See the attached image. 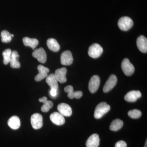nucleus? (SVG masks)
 <instances>
[{"label": "nucleus", "instance_id": "24", "mask_svg": "<svg viewBox=\"0 0 147 147\" xmlns=\"http://www.w3.org/2000/svg\"><path fill=\"white\" fill-rule=\"evenodd\" d=\"M12 51L10 49H6L3 52L2 55L3 57V63L7 65L10 62Z\"/></svg>", "mask_w": 147, "mask_h": 147}, {"label": "nucleus", "instance_id": "22", "mask_svg": "<svg viewBox=\"0 0 147 147\" xmlns=\"http://www.w3.org/2000/svg\"><path fill=\"white\" fill-rule=\"evenodd\" d=\"M23 42L25 46L31 47L33 50L36 47L38 44V41L36 38H31L25 37L23 39Z\"/></svg>", "mask_w": 147, "mask_h": 147}, {"label": "nucleus", "instance_id": "32", "mask_svg": "<svg viewBox=\"0 0 147 147\" xmlns=\"http://www.w3.org/2000/svg\"><path fill=\"white\" fill-rule=\"evenodd\" d=\"M11 37H13L14 36V35H13V34H11Z\"/></svg>", "mask_w": 147, "mask_h": 147}, {"label": "nucleus", "instance_id": "19", "mask_svg": "<svg viewBox=\"0 0 147 147\" xmlns=\"http://www.w3.org/2000/svg\"><path fill=\"white\" fill-rule=\"evenodd\" d=\"M46 82L49 85L51 89H54L58 90L59 88L57 80L55 77V74H51L50 75H47L46 78Z\"/></svg>", "mask_w": 147, "mask_h": 147}, {"label": "nucleus", "instance_id": "3", "mask_svg": "<svg viewBox=\"0 0 147 147\" xmlns=\"http://www.w3.org/2000/svg\"><path fill=\"white\" fill-rule=\"evenodd\" d=\"M121 69L123 73L126 76H131L134 73V67L127 58L124 59L122 62Z\"/></svg>", "mask_w": 147, "mask_h": 147}, {"label": "nucleus", "instance_id": "27", "mask_svg": "<svg viewBox=\"0 0 147 147\" xmlns=\"http://www.w3.org/2000/svg\"><path fill=\"white\" fill-rule=\"evenodd\" d=\"M43 103V105L41 108V110L44 113L48 112L53 106V103L51 100H47Z\"/></svg>", "mask_w": 147, "mask_h": 147}, {"label": "nucleus", "instance_id": "5", "mask_svg": "<svg viewBox=\"0 0 147 147\" xmlns=\"http://www.w3.org/2000/svg\"><path fill=\"white\" fill-rule=\"evenodd\" d=\"M100 79L99 76L94 75L92 76L89 83L88 88L90 92L94 93L97 91L100 86Z\"/></svg>", "mask_w": 147, "mask_h": 147}, {"label": "nucleus", "instance_id": "15", "mask_svg": "<svg viewBox=\"0 0 147 147\" xmlns=\"http://www.w3.org/2000/svg\"><path fill=\"white\" fill-rule=\"evenodd\" d=\"M142 96L139 91L132 90L129 92L125 96V100L127 102H134Z\"/></svg>", "mask_w": 147, "mask_h": 147}, {"label": "nucleus", "instance_id": "26", "mask_svg": "<svg viewBox=\"0 0 147 147\" xmlns=\"http://www.w3.org/2000/svg\"><path fill=\"white\" fill-rule=\"evenodd\" d=\"M142 112L140 110L134 109L130 110L128 113V116L132 119H138L142 116Z\"/></svg>", "mask_w": 147, "mask_h": 147}, {"label": "nucleus", "instance_id": "1", "mask_svg": "<svg viewBox=\"0 0 147 147\" xmlns=\"http://www.w3.org/2000/svg\"><path fill=\"white\" fill-rule=\"evenodd\" d=\"M110 110V105L106 102H100L96 107L94 113V117L96 119L101 118Z\"/></svg>", "mask_w": 147, "mask_h": 147}, {"label": "nucleus", "instance_id": "21", "mask_svg": "<svg viewBox=\"0 0 147 147\" xmlns=\"http://www.w3.org/2000/svg\"><path fill=\"white\" fill-rule=\"evenodd\" d=\"M47 45L48 48L53 52H58L60 49L59 44L54 38H50L47 40Z\"/></svg>", "mask_w": 147, "mask_h": 147}, {"label": "nucleus", "instance_id": "13", "mask_svg": "<svg viewBox=\"0 0 147 147\" xmlns=\"http://www.w3.org/2000/svg\"><path fill=\"white\" fill-rule=\"evenodd\" d=\"M64 91L65 92L68 93L67 96L70 99H73L74 98L79 99L81 98L83 96V92L82 91H74L73 87L70 85L65 87L64 88Z\"/></svg>", "mask_w": 147, "mask_h": 147}, {"label": "nucleus", "instance_id": "7", "mask_svg": "<svg viewBox=\"0 0 147 147\" xmlns=\"http://www.w3.org/2000/svg\"><path fill=\"white\" fill-rule=\"evenodd\" d=\"M117 82V76L115 74H112L109 77L103 88L104 92H110L115 87Z\"/></svg>", "mask_w": 147, "mask_h": 147}, {"label": "nucleus", "instance_id": "31", "mask_svg": "<svg viewBox=\"0 0 147 147\" xmlns=\"http://www.w3.org/2000/svg\"><path fill=\"white\" fill-rule=\"evenodd\" d=\"M144 147H147V140L146 141V143H145V144L144 146Z\"/></svg>", "mask_w": 147, "mask_h": 147}, {"label": "nucleus", "instance_id": "4", "mask_svg": "<svg viewBox=\"0 0 147 147\" xmlns=\"http://www.w3.org/2000/svg\"><path fill=\"white\" fill-rule=\"evenodd\" d=\"M102 52L103 49L101 46L97 43H94L89 48L88 53L91 57L96 59L99 57Z\"/></svg>", "mask_w": 147, "mask_h": 147}, {"label": "nucleus", "instance_id": "8", "mask_svg": "<svg viewBox=\"0 0 147 147\" xmlns=\"http://www.w3.org/2000/svg\"><path fill=\"white\" fill-rule=\"evenodd\" d=\"M32 56L36 58L41 63H45L47 60V55L45 50L42 47L36 49L32 53Z\"/></svg>", "mask_w": 147, "mask_h": 147}, {"label": "nucleus", "instance_id": "29", "mask_svg": "<svg viewBox=\"0 0 147 147\" xmlns=\"http://www.w3.org/2000/svg\"><path fill=\"white\" fill-rule=\"evenodd\" d=\"M57 90H58L52 89L50 91V95L53 97H55L57 94Z\"/></svg>", "mask_w": 147, "mask_h": 147}, {"label": "nucleus", "instance_id": "28", "mask_svg": "<svg viewBox=\"0 0 147 147\" xmlns=\"http://www.w3.org/2000/svg\"><path fill=\"white\" fill-rule=\"evenodd\" d=\"M126 143L124 141H120L117 142L115 145V147H127Z\"/></svg>", "mask_w": 147, "mask_h": 147}, {"label": "nucleus", "instance_id": "2", "mask_svg": "<svg viewBox=\"0 0 147 147\" xmlns=\"http://www.w3.org/2000/svg\"><path fill=\"white\" fill-rule=\"evenodd\" d=\"M119 28L121 30L126 31L129 30L133 25L132 19L127 16H123L119 19L118 22Z\"/></svg>", "mask_w": 147, "mask_h": 147}, {"label": "nucleus", "instance_id": "23", "mask_svg": "<svg viewBox=\"0 0 147 147\" xmlns=\"http://www.w3.org/2000/svg\"><path fill=\"white\" fill-rule=\"evenodd\" d=\"M123 122L119 119L114 120L111 123L110 126V129L113 131H117L119 130L123 126Z\"/></svg>", "mask_w": 147, "mask_h": 147}, {"label": "nucleus", "instance_id": "10", "mask_svg": "<svg viewBox=\"0 0 147 147\" xmlns=\"http://www.w3.org/2000/svg\"><path fill=\"white\" fill-rule=\"evenodd\" d=\"M38 73L35 77V80L36 82H40L41 80L46 78L47 76V73H49L50 69L44 66L39 65L37 67Z\"/></svg>", "mask_w": 147, "mask_h": 147}, {"label": "nucleus", "instance_id": "30", "mask_svg": "<svg viewBox=\"0 0 147 147\" xmlns=\"http://www.w3.org/2000/svg\"><path fill=\"white\" fill-rule=\"evenodd\" d=\"M47 97H45V96H43V97L41 98H40L39 99V102H42V103L47 101Z\"/></svg>", "mask_w": 147, "mask_h": 147}, {"label": "nucleus", "instance_id": "18", "mask_svg": "<svg viewBox=\"0 0 147 147\" xmlns=\"http://www.w3.org/2000/svg\"><path fill=\"white\" fill-rule=\"evenodd\" d=\"M19 57V55L17 51L15 50L12 51L9 62L11 67L13 68H18L20 67L21 64L18 61Z\"/></svg>", "mask_w": 147, "mask_h": 147}, {"label": "nucleus", "instance_id": "6", "mask_svg": "<svg viewBox=\"0 0 147 147\" xmlns=\"http://www.w3.org/2000/svg\"><path fill=\"white\" fill-rule=\"evenodd\" d=\"M31 123L33 128L35 129L41 128L43 125L42 115L38 113L33 114L31 117Z\"/></svg>", "mask_w": 147, "mask_h": 147}, {"label": "nucleus", "instance_id": "14", "mask_svg": "<svg viewBox=\"0 0 147 147\" xmlns=\"http://www.w3.org/2000/svg\"><path fill=\"white\" fill-rule=\"evenodd\" d=\"M67 70L65 67L59 68L55 71V75L58 82L63 84L66 82V77Z\"/></svg>", "mask_w": 147, "mask_h": 147}, {"label": "nucleus", "instance_id": "17", "mask_svg": "<svg viewBox=\"0 0 147 147\" xmlns=\"http://www.w3.org/2000/svg\"><path fill=\"white\" fill-rule=\"evenodd\" d=\"M100 139L98 134H92L89 137L86 142L87 147H98L99 145Z\"/></svg>", "mask_w": 147, "mask_h": 147}, {"label": "nucleus", "instance_id": "16", "mask_svg": "<svg viewBox=\"0 0 147 147\" xmlns=\"http://www.w3.org/2000/svg\"><path fill=\"white\" fill-rule=\"evenodd\" d=\"M137 45L138 49L143 53L147 52V39L143 35L140 36L137 38Z\"/></svg>", "mask_w": 147, "mask_h": 147}, {"label": "nucleus", "instance_id": "11", "mask_svg": "<svg viewBox=\"0 0 147 147\" xmlns=\"http://www.w3.org/2000/svg\"><path fill=\"white\" fill-rule=\"evenodd\" d=\"M50 120L56 125H61L65 123L64 116L58 112H54L50 116Z\"/></svg>", "mask_w": 147, "mask_h": 147}, {"label": "nucleus", "instance_id": "20", "mask_svg": "<svg viewBox=\"0 0 147 147\" xmlns=\"http://www.w3.org/2000/svg\"><path fill=\"white\" fill-rule=\"evenodd\" d=\"M7 123L9 126L13 129H17L21 126V121L16 116L11 117L8 120Z\"/></svg>", "mask_w": 147, "mask_h": 147}, {"label": "nucleus", "instance_id": "12", "mask_svg": "<svg viewBox=\"0 0 147 147\" xmlns=\"http://www.w3.org/2000/svg\"><path fill=\"white\" fill-rule=\"evenodd\" d=\"M57 109L59 113L65 117H70L72 115V109L69 105L65 103L58 105Z\"/></svg>", "mask_w": 147, "mask_h": 147}, {"label": "nucleus", "instance_id": "25", "mask_svg": "<svg viewBox=\"0 0 147 147\" xmlns=\"http://www.w3.org/2000/svg\"><path fill=\"white\" fill-rule=\"evenodd\" d=\"M1 41L3 42H10L12 39L11 34L9 33L7 31L3 30L1 32Z\"/></svg>", "mask_w": 147, "mask_h": 147}, {"label": "nucleus", "instance_id": "9", "mask_svg": "<svg viewBox=\"0 0 147 147\" xmlns=\"http://www.w3.org/2000/svg\"><path fill=\"white\" fill-rule=\"evenodd\" d=\"M73 61L72 54L70 51L67 50L62 53L61 55V62L65 65H70Z\"/></svg>", "mask_w": 147, "mask_h": 147}]
</instances>
